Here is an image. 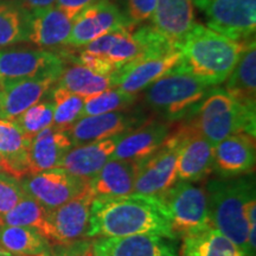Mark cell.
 Segmentation results:
<instances>
[{"instance_id":"cell-42","label":"cell","mask_w":256,"mask_h":256,"mask_svg":"<svg viewBox=\"0 0 256 256\" xmlns=\"http://www.w3.org/2000/svg\"><path fill=\"white\" fill-rule=\"evenodd\" d=\"M49 256H62V255H60V252H58V249L56 248L54 252H50V255Z\"/></svg>"},{"instance_id":"cell-5","label":"cell","mask_w":256,"mask_h":256,"mask_svg":"<svg viewBox=\"0 0 256 256\" xmlns=\"http://www.w3.org/2000/svg\"><path fill=\"white\" fill-rule=\"evenodd\" d=\"M212 87L177 66L142 92L144 101L162 120L174 122L200 104Z\"/></svg>"},{"instance_id":"cell-18","label":"cell","mask_w":256,"mask_h":256,"mask_svg":"<svg viewBox=\"0 0 256 256\" xmlns=\"http://www.w3.org/2000/svg\"><path fill=\"white\" fill-rule=\"evenodd\" d=\"M92 242L96 256H178L174 241L158 235L98 238Z\"/></svg>"},{"instance_id":"cell-8","label":"cell","mask_w":256,"mask_h":256,"mask_svg":"<svg viewBox=\"0 0 256 256\" xmlns=\"http://www.w3.org/2000/svg\"><path fill=\"white\" fill-rule=\"evenodd\" d=\"M66 68L60 54L44 49L12 48L0 50V89L5 84L20 80L55 76Z\"/></svg>"},{"instance_id":"cell-28","label":"cell","mask_w":256,"mask_h":256,"mask_svg":"<svg viewBox=\"0 0 256 256\" xmlns=\"http://www.w3.org/2000/svg\"><path fill=\"white\" fill-rule=\"evenodd\" d=\"M55 86L82 98H88L115 88L116 81H115V72L112 75H101L80 64L74 63L70 66L64 68Z\"/></svg>"},{"instance_id":"cell-20","label":"cell","mask_w":256,"mask_h":256,"mask_svg":"<svg viewBox=\"0 0 256 256\" xmlns=\"http://www.w3.org/2000/svg\"><path fill=\"white\" fill-rule=\"evenodd\" d=\"M124 136V134H122ZM122 136L72 147L64 154L58 168L76 177L90 179L98 174L113 156L115 146Z\"/></svg>"},{"instance_id":"cell-1","label":"cell","mask_w":256,"mask_h":256,"mask_svg":"<svg viewBox=\"0 0 256 256\" xmlns=\"http://www.w3.org/2000/svg\"><path fill=\"white\" fill-rule=\"evenodd\" d=\"M158 235L176 241L168 212L156 196L130 194L112 198H94L86 238Z\"/></svg>"},{"instance_id":"cell-4","label":"cell","mask_w":256,"mask_h":256,"mask_svg":"<svg viewBox=\"0 0 256 256\" xmlns=\"http://www.w3.org/2000/svg\"><path fill=\"white\" fill-rule=\"evenodd\" d=\"M190 115L186 124L212 146L236 133L255 136L256 110L240 104L224 89H211Z\"/></svg>"},{"instance_id":"cell-38","label":"cell","mask_w":256,"mask_h":256,"mask_svg":"<svg viewBox=\"0 0 256 256\" xmlns=\"http://www.w3.org/2000/svg\"><path fill=\"white\" fill-rule=\"evenodd\" d=\"M72 60H74V63L80 64V66L90 69L92 72L96 74H101V75H112V74L119 70L114 64L108 62V60L89 55V54L82 50L76 56H72Z\"/></svg>"},{"instance_id":"cell-2","label":"cell","mask_w":256,"mask_h":256,"mask_svg":"<svg viewBox=\"0 0 256 256\" xmlns=\"http://www.w3.org/2000/svg\"><path fill=\"white\" fill-rule=\"evenodd\" d=\"M246 42L232 40L204 25L194 23L178 46L180 52L178 66L215 87L229 78Z\"/></svg>"},{"instance_id":"cell-40","label":"cell","mask_w":256,"mask_h":256,"mask_svg":"<svg viewBox=\"0 0 256 256\" xmlns=\"http://www.w3.org/2000/svg\"><path fill=\"white\" fill-rule=\"evenodd\" d=\"M98 2H100V0H56L55 6L57 8L62 10L69 18L75 20V18L81 12L88 8L89 6L96 4Z\"/></svg>"},{"instance_id":"cell-34","label":"cell","mask_w":256,"mask_h":256,"mask_svg":"<svg viewBox=\"0 0 256 256\" xmlns=\"http://www.w3.org/2000/svg\"><path fill=\"white\" fill-rule=\"evenodd\" d=\"M136 98L138 96L126 94L118 88H112L98 94L88 96L84 98V106L80 119L90 115L126 110L136 104Z\"/></svg>"},{"instance_id":"cell-39","label":"cell","mask_w":256,"mask_h":256,"mask_svg":"<svg viewBox=\"0 0 256 256\" xmlns=\"http://www.w3.org/2000/svg\"><path fill=\"white\" fill-rule=\"evenodd\" d=\"M62 256H96L94 242L89 240H80L68 246H56Z\"/></svg>"},{"instance_id":"cell-7","label":"cell","mask_w":256,"mask_h":256,"mask_svg":"<svg viewBox=\"0 0 256 256\" xmlns=\"http://www.w3.org/2000/svg\"><path fill=\"white\" fill-rule=\"evenodd\" d=\"M206 14L208 26L236 42L254 37L256 0H194Z\"/></svg>"},{"instance_id":"cell-3","label":"cell","mask_w":256,"mask_h":256,"mask_svg":"<svg viewBox=\"0 0 256 256\" xmlns=\"http://www.w3.org/2000/svg\"><path fill=\"white\" fill-rule=\"evenodd\" d=\"M206 192L214 228L250 256L246 206L255 198L254 174L212 179L206 183Z\"/></svg>"},{"instance_id":"cell-12","label":"cell","mask_w":256,"mask_h":256,"mask_svg":"<svg viewBox=\"0 0 256 256\" xmlns=\"http://www.w3.org/2000/svg\"><path fill=\"white\" fill-rule=\"evenodd\" d=\"M134 28L113 0H100L75 18L66 48L81 49L108 32Z\"/></svg>"},{"instance_id":"cell-14","label":"cell","mask_w":256,"mask_h":256,"mask_svg":"<svg viewBox=\"0 0 256 256\" xmlns=\"http://www.w3.org/2000/svg\"><path fill=\"white\" fill-rule=\"evenodd\" d=\"M148 119L140 112L120 110L81 118L66 130L74 147L122 136Z\"/></svg>"},{"instance_id":"cell-24","label":"cell","mask_w":256,"mask_h":256,"mask_svg":"<svg viewBox=\"0 0 256 256\" xmlns=\"http://www.w3.org/2000/svg\"><path fill=\"white\" fill-rule=\"evenodd\" d=\"M142 162L110 159L89 180L95 198L121 197L133 194L134 183Z\"/></svg>"},{"instance_id":"cell-33","label":"cell","mask_w":256,"mask_h":256,"mask_svg":"<svg viewBox=\"0 0 256 256\" xmlns=\"http://www.w3.org/2000/svg\"><path fill=\"white\" fill-rule=\"evenodd\" d=\"M50 96L55 106L52 126L66 132L81 116L84 98L72 94L57 86H54Z\"/></svg>"},{"instance_id":"cell-6","label":"cell","mask_w":256,"mask_h":256,"mask_svg":"<svg viewBox=\"0 0 256 256\" xmlns=\"http://www.w3.org/2000/svg\"><path fill=\"white\" fill-rule=\"evenodd\" d=\"M156 197L168 212L176 238H184L214 228L206 188L178 180L168 190L156 194Z\"/></svg>"},{"instance_id":"cell-25","label":"cell","mask_w":256,"mask_h":256,"mask_svg":"<svg viewBox=\"0 0 256 256\" xmlns=\"http://www.w3.org/2000/svg\"><path fill=\"white\" fill-rule=\"evenodd\" d=\"M32 139L14 121L0 119V165L2 171L22 179L30 174L28 150Z\"/></svg>"},{"instance_id":"cell-16","label":"cell","mask_w":256,"mask_h":256,"mask_svg":"<svg viewBox=\"0 0 256 256\" xmlns=\"http://www.w3.org/2000/svg\"><path fill=\"white\" fill-rule=\"evenodd\" d=\"M180 62L178 50L162 55L136 60L115 72L116 87L126 94L138 96L153 82L168 74Z\"/></svg>"},{"instance_id":"cell-11","label":"cell","mask_w":256,"mask_h":256,"mask_svg":"<svg viewBox=\"0 0 256 256\" xmlns=\"http://www.w3.org/2000/svg\"><path fill=\"white\" fill-rule=\"evenodd\" d=\"M178 148L179 138L174 130L154 154L142 162L134 183V194L156 196L177 183Z\"/></svg>"},{"instance_id":"cell-22","label":"cell","mask_w":256,"mask_h":256,"mask_svg":"<svg viewBox=\"0 0 256 256\" xmlns=\"http://www.w3.org/2000/svg\"><path fill=\"white\" fill-rule=\"evenodd\" d=\"M194 0H156L151 26L171 43L179 46L194 25Z\"/></svg>"},{"instance_id":"cell-30","label":"cell","mask_w":256,"mask_h":256,"mask_svg":"<svg viewBox=\"0 0 256 256\" xmlns=\"http://www.w3.org/2000/svg\"><path fill=\"white\" fill-rule=\"evenodd\" d=\"M180 256H248L215 228L183 238Z\"/></svg>"},{"instance_id":"cell-27","label":"cell","mask_w":256,"mask_h":256,"mask_svg":"<svg viewBox=\"0 0 256 256\" xmlns=\"http://www.w3.org/2000/svg\"><path fill=\"white\" fill-rule=\"evenodd\" d=\"M224 90L240 104L256 110V44L252 37L244 48L235 68L226 81Z\"/></svg>"},{"instance_id":"cell-9","label":"cell","mask_w":256,"mask_h":256,"mask_svg":"<svg viewBox=\"0 0 256 256\" xmlns=\"http://www.w3.org/2000/svg\"><path fill=\"white\" fill-rule=\"evenodd\" d=\"M94 198L88 186L82 194L63 206L48 210L44 238L55 246H68L86 238Z\"/></svg>"},{"instance_id":"cell-45","label":"cell","mask_w":256,"mask_h":256,"mask_svg":"<svg viewBox=\"0 0 256 256\" xmlns=\"http://www.w3.org/2000/svg\"><path fill=\"white\" fill-rule=\"evenodd\" d=\"M0 172H4V171H2V165H0Z\"/></svg>"},{"instance_id":"cell-41","label":"cell","mask_w":256,"mask_h":256,"mask_svg":"<svg viewBox=\"0 0 256 256\" xmlns=\"http://www.w3.org/2000/svg\"><path fill=\"white\" fill-rule=\"evenodd\" d=\"M4 2L17 6L28 14H32L54 6L56 0H4Z\"/></svg>"},{"instance_id":"cell-29","label":"cell","mask_w":256,"mask_h":256,"mask_svg":"<svg viewBox=\"0 0 256 256\" xmlns=\"http://www.w3.org/2000/svg\"><path fill=\"white\" fill-rule=\"evenodd\" d=\"M0 247L14 256H49L50 243L37 230L25 226H0Z\"/></svg>"},{"instance_id":"cell-13","label":"cell","mask_w":256,"mask_h":256,"mask_svg":"<svg viewBox=\"0 0 256 256\" xmlns=\"http://www.w3.org/2000/svg\"><path fill=\"white\" fill-rule=\"evenodd\" d=\"M174 132L179 138L178 180L197 183L206 179L214 172V146L186 122Z\"/></svg>"},{"instance_id":"cell-36","label":"cell","mask_w":256,"mask_h":256,"mask_svg":"<svg viewBox=\"0 0 256 256\" xmlns=\"http://www.w3.org/2000/svg\"><path fill=\"white\" fill-rule=\"evenodd\" d=\"M25 197L20 179L0 172V217L8 214Z\"/></svg>"},{"instance_id":"cell-17","label":"cell","mask_w":256,"mask_h":256,"mask_svg":"<svg viewBox=\"0 0 256 256\" xmlns=\"http://www.w3.org/2000/svg\"><path fill=\"white\" fill-rule=\"evenodd\" d=\"M255 162V136L252 134H232L214 146V171L222 178L252 174Z\"/></svg>"},{"instance_id":"cell-44","label":"cell","mask_w":256,"mask_h":256,"mask_svg":"<svg viewBox=\"0 0 256 256\" xmlns=\"http://www.w3.org/2000/svg\"><path fill=\"white\" fill-rule=\"evenodd\" d=\"M4 226V224H2V217H0V226Z\"/></svg>"},{"instance_id":"cell-19","label":"cell","mask_w":256,"mask_h":256,"mask_svg":"<svg viewBox=\"0 0 256 256\" xmlns=\"http://www.w3.org/2000/svg\"><path fill=\"white\" fill-rule=\"evenodd\" d=\"M58 78L44 76L20 80L0 89V119L14 121L25 110L40 102L56 84Z\"/></svg>"},{"instance_id":"cell-35","label":"cell","mask_w":256,"mask_h":256,"mask_svg":"<svg viewBox=\"0 0 256 256\" xmlns=\"http://www.w3.org/2000/svg\"><path fill=\"white\" fill-rule=\"evenodd\" d=\"M54 110L55 106L51 96H49L46 100H40L32 106L14 121L28 138L34 139V136L42 130L52 126Z\"/></svg>"},{"instance_id":"cell-21","label":"cell","mask_w":256,"mask_h":256,"mask_svg":"<svg viewBox=\"0 0 256 256\" xmlns=\"http://www.w3.org/2000/svg\"><path fill=\"white\" fill-rule=\"evenodd\" d=\"M74 20L55 5L30 14L28 42L40 49L66 48Z\"/></svg>"},{"instance_id":"cell-23","label":"cell","mask_w":256,"mask_h":256,"mask_svg":"<svg viewBox=\"0 0 256 256\" xmlns=\"http://www.w3.org/2000/svg\"><path fill=\"white\" fill-rule=\"evenodd\" d=\"M133 30L134 28H122L108 32L81 48V50L108 60L120 69L144 55L142 46L133 36Z\"/></svg>"},{"instance_id":"cell-15","label":"cell","mask_w":256,"mask_h":256,"mask_svg":"<svg viewBox=\"0 0 256 256\" xmlns=\"http://www.w3.org/2000/svg\"><path fill=\"white\" fill-rule=\"evenodd\" d=\"M172 132V122L148 118L120 138L112 159L144 162L164 145Z\"/></svg>"},{"instance_id":"cell-37","label":"cell","mask_w":256,"mask_h":256,"mask_svg":"<svg viewBox=\"0 0 256 256\" xmlns=\"http://www.w3.org/2000/svg\"><path fill=\"white\" fill-rule=\"evenodd\" d=\"M126 17L133 26L146 23L152 18L156 0H126Z\"/></svg>"},{"instance_id":"cell-31","label":"cell","mask_w":256,"mask_h":256,"mask_svg":"<svg viewBox=\"0 0 256 256\" xmlns=\"http://www.w3.org/2000/svg\"><path fill=\"white\" fill-rule=\"evenodd\" d=\"M30 14L17 6L0 2V48L28 42Z\"/></svg>"},{"instance_id":"cell-46","label":"cell","mask_w":256,"mask_h":256,"mask_svg":"<svg viewBox=\"0 0 256 256\" xmlns=\"http://www.w3.org/2000/svg\"><path fill=\"white\" fill-rule=\"evenodd\" d=\"M0 256H14V255H0Z\"/></svg>"},{"instance_id":"cell-10","label":"cell","mask_w":256,"mask_h":256,"mask_svg":"<svg viewBox=\"0 0 256 256\" xmlns=\"http://www.w3.org/2000/svg\"><path fill=\"white\" fill-rule=\"evenodd\" d=\"M20 184L26 196L46 210H54L82 194L89 180L56 168L28 174L20 179Z\"/></svg>"},{"instance_id":"cell-32","label":"cell","mask_w":256,"mask_h":256,"mask_svg":"<svg viewBox=\"0 0 256 256\" xmlns=\"http://www.w3.org/2000/svg\"><path fill=\"white\" fill-rule=\"evenodd\" d=\"M46 215L48 210L46 208L25 194V197L14 209L2 216V220L4 226L31 228L44 236L46 228Z\"/></svg>"},{"instance_id":"cell-26","label":"cell","mask_w":256,"mask_h":256,"mask_svg":"<svg viewBox=\"0 0 256 256\" xmlns=\"http://www.w3.org/2000/svg\"><path fill=\"white\" fill-rule=\"evenodd\" d=\"M74 147L66 130L50 126L34 136L28 150L30 174L58 168L60 162Z\"/></svg>"},{"instance_id":"cell-43","label":"cell","mask_w":256,"mask_h":256,"mask_svg":"<svg viewBox=\"0 0 256 256\" xmlns=\"http://www.w3.org/2000/svg\"><path fill=\"white\" fill-rule=\"evenodd\" d=\"M0 255H11V254H8V252H6L4 250V249L0 247Z\"/></svg>"}]
</instances>
